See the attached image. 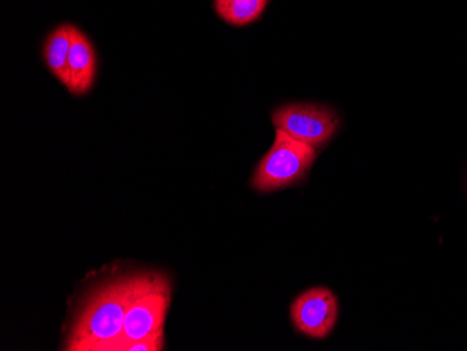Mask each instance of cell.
Masks as SVG:
<instances>
[{
  "instance_id": "8",
  "label": "cell",
  "mask_w": 467,
  "mask_h": 351,
  "mask_svg": "<svg viewBox=\"0 0 467 351\" xmlns=\"http://www.w3.org/2000/svg\"><path fill=\"white\" fill-rule=\"evenodd\" d=\"M270 0H214L213 7L223 22L234 27H245L258 22Z\"/></svg>"
},
{
  "instance_id": "5",
  "label": "cell",
  "mask_w": 467,
  "mask_h": 351,
  "mask_svg": "<svg viewBox=\"0 0 467 351\" xmlns=\"http://www.w3.org/2000/svg\"><path fill=\"white\" fill-rule=\"evenodd\" d=\"M337 315V298L324 287L308 290L291 305L296 330L312 339H325L335 327Z\"/></svg>"
},
{
  "instance_id": "3",
  "label": "cell",
  "mask_w": 467,
  "mask_h": 351,
  "mask_svg": "<svg viewBox=\"0 0 467 351\" xmlns=\"http://www.w3.org/2000/svg\"><path fill=\"white\" fill-rule=\"evenodd\" d=\"M171 301V285L162 274H150L126 311L123 330L111 351H122L128 343L164 332Z\"/></svg>"
},
{
  "instance_id": "4",
  "label": "cell",
  "mask_w": 467,
  "mask_h": 351,
  "mask_svg": "<svg viewBox=\"0 0 467 351\" xmlns=\"http://www.w3.org/2000/svg\"><path fill=\"white\" fill-rule=\"evenodd\" d=\"M275 129L296 140L322 148L338 129V117L332 108L321 104H287L272 115Z\"/></svg>"
},
{
  "instance_id": "1",
  "label": "cell",
  "mask_w": 467,
  "mask_h": 351,
  "mask_svg": "<svg viewBox=\"0 0 467 351\" xmlns=\"http://www.w3.org/2000/svg\"><path fill=\"white\" fill-rule=\"evenodd\" d=\"M149 274L109 280L91 292L73 325L65 350L111 351L122 334L128 306Z\"/></svg>"
},
{
  "instance_id": "6",
  "label": "cell",
  "mask_w": 467,
  "mask_h": 351,
  "mask_svg": "<svg viewBox=\"0 0 467 351\" xmlns=\"http://www.w3.org/2000/svg\"><path fill=\"white\" fill-rule=\"evenodd\" d=\"M69 85L67 90L73 96H83L93 88L97 73V57L90 39L84 36L78 27L72 26V41H70Z\"/></svg>"
},
{
  "instance_id": "9",
  "label": "cell",
  "mask_w": 467,
  "mask_h": 351,
  "mask_svg": "<svg viewBox=\"0 0 467 351\" xmlns=\"http://www.w3.org/2000/svg\"><path fill=\"white\" fill-rule=\"evenodd\" d=\"M164 348V332L128 343L122 351H160Z\"/></svg>"
},
{
  "instance_id": "2",
  "label": "cell",
  "mask_w": 467,
  "mask_h": 351,
  "mask_svg": "<svg viewBox=\"0 0 467 351\" xmlns=\"http://www.w3.org/2000/svg\"><path fill=\"white\" fill-rule=\"evenodd\" d=\"M317 160V149L275 129V143L252 177V188L273 192L303 181Z\"/></svg>"
},
{
  "instance_id": "7",
  "label": "cell",
  "mask_w": 467,
  "mask_h": 351,
  "mask_svg": "<svg viewBox=\"0 0 467 351\" xmlns=\"http://www.w3.org/2000/svg\"><path fill=\"white\" fill-rule=\"evenodd\" d=\"M70 41H72V25H60L51 31L44 44V59L49 72L62 83L69 85Z\"/></svg>"
}]
</instances>
